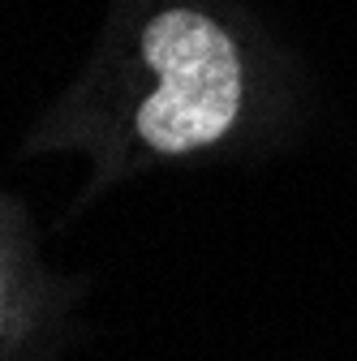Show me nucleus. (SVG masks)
Segmentation results:
<instances>
[{"mask_svg": "<svg viewBox=\"0 0 357 361\" xmlns=\"http://www.w3.org/2000/svg\"><path fill=\"white\" fill-rule=\"evenodd\" d=\"M121 82L125 133L147 155H198L246 116L250 65L241 30L215 0H125Z\"/></svg>", "mask_w": 357, "mask_h": 361, "instance_id": "1", "label": "nucleus"}, {"mask_svg": "<svg viewBox=\"0 0 357 361\" xmlns=\"http://www.w3.org/2000/svg\"><path fill=\"white\" fill-rule=\"evenodd\" d=\"M5 327H9V271L0 262V336H5Z\"/></svg>", "mask_w": 357, "mask_h": 361, "instance_id": "2", "label": "nucleus"}]
</instances>
